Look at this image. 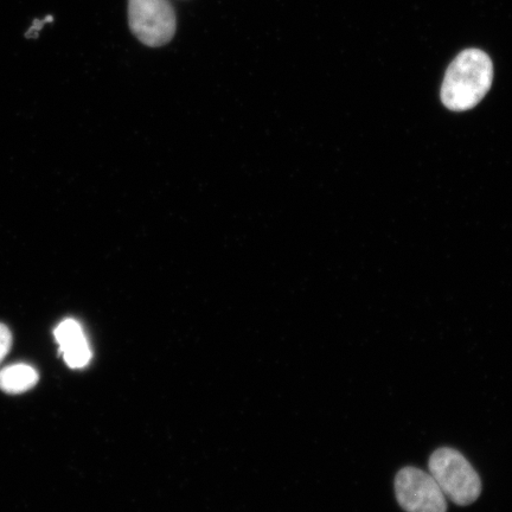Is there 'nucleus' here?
Returning <instances> with one entry per match:
<instances>
[{
    "mask_svg": "<svg viewBox=\"0 0 512 512\" xmlns=\"http://www.w3.org/2000/svg\"><path fill=\"white\" fill-rule=\"evenodd\" d=\"M492 79L494 67L490 57L479 49L464 50L447 69L441 100L448 110L469 111L489 92Z\"/></svg>",
    "mask_w": 512,
    "mask_h": 512,
    "instance_id": "nucleus-1",
    "label": "nucleus"
},
{
    "mask_svg": "<svg viewBox=\"0 0 512 512\" xmlns=\"http://www.w3.org/2000/svg\"><path fill=\"white\" fill-rule=\"evenodd\" d=\"M428 469L445 497L466 507L482 494V480L462 453L450 447H441L432 453Z\"/></svg>",
    "mask_w": 512,
    "mask_h": 512,
    "instance_id": "nucleus-2",
    "label": "nucleus"
},
{
    "mask_svg": "<svg viewBox=\"0 0 512 512\" xmlns=\"http://www.w3.org/2000/svg\"><path fill=\"white\" fill-rule=\"evenodd\" d=\"M128 22L149 47L165 46L175 36L176 15L169 0H128Z\"/></svg>",
    "mask_w": 512,
    "mask_h": 512,
    "instance_id": "nucleus-3",
    "label": "nucleus"
},
{
    "mask_svg": "<svg viewBox=\"0 0 512 512\" xmlns=\"http://www.w3.org/2000/svg\"><path fill=\"white\" fill-rule=\"evenodd\" d=\"M395 495L406 512H446L443 491L431 473L416 467H403L395 477Z\"/></svg>",
    "mask_w": 512,
    "mask_h": 512,
    "instance_id": "nucleus-4",
    "label": "nucleus"
},
{
    "mask_svg": "<svg viewBox=\"0 0 512 512\" xmlns=\"http://www.w3.org/2000/svg\"><path fill=\"white\" fill-rule=\"evenodd\" d=\"M55 338L60 345V352L70 368L81 369L92 360L85 332L74 319L63 320L55 329Z\"/></svg>",
    "mask_w": 512,
    "mask_h": 512,
    "instance_id": "nucleus-5",
    "label": "nucleus"
},
{
    "mask_svg": "<svg viewBox=\"0 0 512 512\" xmlns=\"http://www.w3.org/2000/svg\"><path fill=\"white\" fill-rule=\"evenodd\" d=\"M37 382V371L28 364H14L0 370V389L8 394L28 392Z\"/></svg>",
    "mask_w": 512,
    "mask_h": 512,
    "instance_id": "nucleus-6",
    "label": "nucleus"
},
{
    "mask_svg": "<svg viewBox=\"0 0 512 512\" xmlns=\"http://www.w3.org/2000/svg\"><path fill=\"white\" fill-rule=\"evenodd\" d=\"M12 345V335L8 326L0 323V362L9 354Z\"/></svg>",
    "mask_w": 512,
    "mask_h": 512,
    "instance_id": "nucleus-7",
    "label": "nucleus"
}]
</instances>
